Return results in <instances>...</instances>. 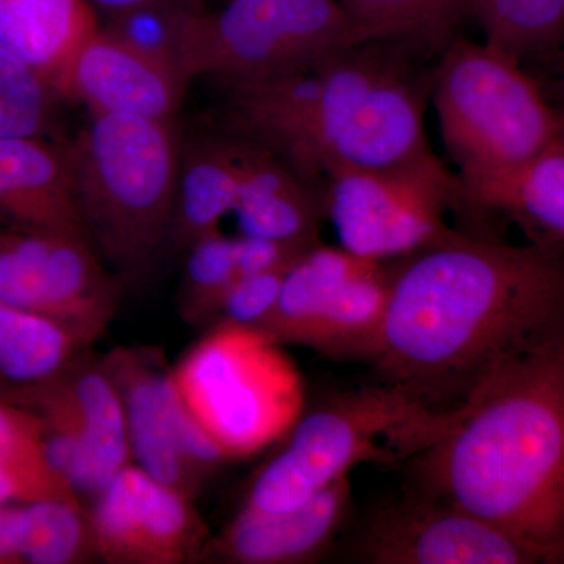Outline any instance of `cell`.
<instances>
[{"mask_svg":"<svg viewBox=\"0 0 564 564\" xmlns=\"http://www.w3.org/2000/svg\"><path fill=\"white\" fill-rule=\"evenodd\" d=\"M564 321V245L458 232L393 267L370 361L440 411H455L497 364Z\"/></svg>","mask_w":564,"mask_h":564,"instance_id":"cell-1","label":"cell"},{"mask_svg":"<svg viewBox=\"0 0 564 564\" xmlns=\"http://www.w3.org/2000/svg\"><path fill=\"white\" fill-rule=\"evenodd\" d=\"M421 491L564 564V321L508 356L413 458Z\"/></svg>","mask_w":564,"mask_h":564,"instance_id":"cell-2","label":"cell"},{"mask_svg":"<svg viewBox=\"0 0 564 564\" xmlns=\"http://www.w3.org/2000/svg\"><path fill=\"white\" fill-rule=\"evenodd\" d=\"M406 44L367 41L302 68L228 85V133L280 155L321 193L344 172L432 158L423 115L430 74Z\"/></svg>","mask_w":564,"mask_h":564,"instance_id":"cell-3","label":"cell"},{"mask_svg":"<svg viewBox=\"0 0 564 564\" xmlns=\"http://www.w3.org/2000/svg\"><path fill=\"white\" fill-rule=\"evenodd\" d=\"M68 150L93 247L121 276L147 273L172 243L182 155L174 121L91 113Z\"/></svg>","mask_w":564,"mask_h":564,"instance_id":"cell-4","label":"cell"},{"mask_svg":"<svg viewBox=\"0 0 564 564\" xmlns=\"http://www.w3.org/2000/svg\"><path fill=\"white\" fill-rule=\"evenodd\" d=\"M454 415L386 381L333 397L293 425L285 447L256 475L242 508L281 513L359 464L413 459L447 432Z\"/></svg>","mask_w":564,"mask_h":564,"instance_id":"cell-5","label":"cell"},{"mask_svg":"<svg viewBox=\"0 0 564 564\" xmlns=\"http://www.w3.org/2000/svg\"><path fill=\"white\" fill-rule=\"evenodd\" d=\"M430 95L466 198L556 139V109L540 82L488 43L452 40L430 73Z\"/></svg>","mask_w":564,"mask_h":564,"instance_id":"cell-6","label":"cell"},{"mask_svg":"<svg viewBox=\"0 0 564 564\" xmlns=\"http://www.w3.org/2000/svg\"><path fill=\"white\" fill-rule=\"evenodd\" d=\"M281 345L262 328L217 323L170 372L228 462L276 443L303 415L302 373Z\"/></svg>","mask_w":564,"mask_h":564,"instance_id":"cell-7","label":"cell"},{"mask_svg":"<svg viewBox=\"0 0 564 564\" xmlns=\"http://www.w3.org/2000/svg\"><path fill=\"white\" fill-rule=\"evenodd\" d=\"M362 43L339 0H226L196 10L185 28L180 69L185 79L220 87L281 76Z\"/></svg>","mask_w":564,"mask_h":564,"instance_id":"cell-8","label":"cell"},{"mask_svg":"<svg viewBox=\"0 0 564 564\" xmlns=\"http://www.w3.org/2000/svg\"><path fill=\"white\" fill-rule=\"evenodd\" d=\"M321 195L340 247L384 262L456 236L445 225V214L456 204H467L462 180L436 155L392 169L334 174Z\"/></svg>","mask_w":564,"mask_h":564,"instance_id":"cell-9","label":"cell"},{"mask_svg":"<svg viewBox=\"0 0 564 564\" xmlns=\"http://www.w3.org/2000/svg\"><path fill=\"white\" fill-rule=\"evenodd\" d=\"M118 299L120 289L87 237L0 228V303L68 323L95 344Z\"/></svg>","mask_w":564,"mask_h":564,"instance_id":"cell-10","label":"cell"},{"mask_svg":"<svg viewBox=\"0 0 564 564\" xmlns=\"http://www.w3.org/2000/svg\"><path fill=\"white\" fill-rule=\"evenodd\" d=\"M350 560L370 564H534L502 530L422 491L373 511L350 544Z\"/></svg>","mask_w":564,"mask_h":564,"instance_id":"cell-11","label":"cell"},{"mask_svg":"<svg viewBox=\"0 0 564 564\" xmlns=\"http://www.w3.org/2000/svg\"><path fill=\"white\" fill-rule=\"evenodd\" d=\"M88 511L98 558L109 564H181L198 558L207 530L192 500L128 464Z\"/></svg>","mask_w":564,"mask_h":564,"instance_id":"cell-12","label":"cell"},{"mask_svg":"<svg viewBox=\"0 0 564 564\" xmlns=\"http://www.w3.org/2000/svg\"><path fill=\"white\" fill-rule=\"evenodd\" d=\"M18 402L32 408L51 429L79 447L82 497L95 499L122 467L132 463L120 392L101 359L84 352L54 383L25 393Z\"/></svg>","mask_w":564,"mask_h":564,"instance_id":"cell-13","label":"cell"},{"mask_svg":"<svg viewBox=\"0 0 564 564\" xmlns=\"http://www.w3.org/2000/svg\"><path fill=\"white\" fill-rule=\"evenodd\" d=\"M187 84L180 69L99 28L74 55L61 95L79 99L90 113L174 121Z\"/></svg>","mask_w":564,"mask_h":564,"instance_id":"cell-14","label":"cell"},{"mask_svg":"<svg viewBox=\"0 0 564 564\" xmlns=\"http://www.w3.org/2000/svg\"><path fill=\"white\" fill-rule=\"evenodd\" d=\"M101 361L120 392L133 464L193 500L203 480L182 456L184 402L172 373L163 372L150 352L135 348H115Z\"/></svg>","mask_w":564,"mask_h":564,"instance_id":"cell-15","label":"cell"},{"mask_svg":"<svg viewBox=\"0 0 564 564\" xmlns=\"http://www.w3.org/2000/svg\"><path fill=\"white\" fill-rule=\"evenodd\" d=\"M0 228L51 229L90 240L68 143L0 137Z\"/></svg>","mask_w":564,"mask_h":564,"instance_id":"cell-16","label":"cell"},{"mask_svg":"<svg viewBox=\"0 0 564 564\" xmlns=\"http://www.w3.org/2000/svg\"><path fill=\"white\" fill-rule=\"evenodd\" d=\"M350 502V478L343 477L292 510L261 513L242 508L215 541V551L225 562L239 564L307 562L332 545Z\"/></svg>","mask_w":564,"mask_h":564,"instance_id":"cell-17","label":"cell"},{"mask_svg":"<svg viewBox=\"0 0 564 564\" xmlns=\"http://www.w3.org/2000/svg\"><path fill=\"white\" fill-rule=\"evenodd\" d=\"M236 139L240 177L232 214L240 234L281 242L321 243L318 228L325 217L321 193L280 155L254 141Z\"/></svg>","mask_w":564,"mask_h":564,"instance_id":"cell-18","label":"cell"},{"mask_svg":"<svg viewBox=\"0 0 564 564\" xmlns=\"http://www.w3.org/2000/svg\"><path fill=\"white\" fill-rule=\"evenodd\" d=\"M98 29L88 0H0V44L39 70L58 95L74 55Z\"/></svg>","mask_w":564,"mask_h":564,"instance_id":"cell-19","label":"cell"},{"mask_svg":"<svg viewBox=\"0 0 564 564\" xmlns=\"http://www.w3.org/2000/svg\"><path fill=\"white\" fill-rule=\"evenodd\" d=\"M91 345L68 323L0 303V395L54 383Z\"/></svg>","mask_w":564,"mask_h":564,"instance_id":"cell-20","label":"cell"},{"mask_svg":"<svg viewBox=\"0 0 564 564\" xmlns=\"http://www.w3.org/2000/svg\"><path fill=\"white\" fill-rule=\"evenodd\" d=\"M239 140L231 133L204 137L182 150L172 245L187 251L204 236L220 231L239 191Z\"/></svg>","mask_w":564,"mask_h":564,"instance_id":"cell-21","label":"cell"},{"mask_svg":"<svg viewBox=\"0 0 564 564\" xmlns=\"http://www.w3.org/2000/svg\"><path fill=\"white\" fill-rule=\"evenodd\" d=\"M467 203L510 215L532 242L564 245V148L555 139L524 165L470 192Z\"/></svg>","mask_w":564,"mask_h":564,"instance_id":"cell-22","label":"cell"},{"mask_svg":"<svg viewBox=\"0 0 564 564\" xmlns=\"http://www.w3.org/2000/svg\"><path fill=\"white\" fill-rule=\"evenodd\" d=\"M40 500L84 503L52 466L39 413L0 395V505Z\"/></svg>","mask_w":564,"mask_h":564,"instance_id":"cell-23","label":"cell"},{"mask_svg":"<svg viewBox=\"0 0 564 564\" xmlns=\"http://www.w3.org/2000/svg\"><path fill=\"white\" fill-rule=\"evenodd\" d=\"M373 262L343 247L318 243L285 273L278 302L261 328L278 343L300 345L323 307Z\"/></svg>","mask_w":564,"mask_h":564,"instance_id":"cell-24","label":"cell"},{"mask_svg":"<svg viewBox=\"0 0 564 564\" xmlns=\"http://www.w3.org/2000/svg\"><path fill=\"white\" fill-rule=\"evenodd\" d=\"M362 43L386 41L413 50L441 52L459 22L470 17V0H339Z\"/></svg>","mask_w":564,"mask_h":564,"instance_id":"cell-25","label":"cell"},{"mask_svg":"<svg viewBox=\"0 0 564 564\" xmlns=\"http://www.w3.org/2000/svg\"><path fill=\"white\" fill-rule=\"evenodd\" d=\"M485 43L519 63L551 58L564 47V0H470Z\"/></svg>","mask_w":564,"mask_h":564,"instance_id":"cell-26","label":"cell"},{"mask_svg":"<svg viewBox=\"0 0 564 564\" xmlns=\"http://www.w3.org/2000/svg\"><path fill=\"white\" fill-rule=\"evenodd\" d=\"M22 563L77 564L98 558L85 505L70 500L22 503Z\"/></svg>","mask_w":564,"mask_h":564,"instance_id":"cell-27","label":"cell"},{"mask_svg":"<svg viewBox=\"0 0 564 564\" xmlns=\"http://www.w3.org/2000/svg\"><path fill=\"white\" fill-rule=\"evenodd\" d=\"M57 96L39 70L0 44V137L47 139Z\"/></svg>","mask_w":564,"mask_h":564,"instance_id":"cell-28","label":"cell"},{"mask_svg":"<svg viewBox=\"0 0 564 564\" xmlns=\"http://www.w3.org/2000/svg\"><path fill=\"white\" fill-rule=\"evenodd\" d=\"M237 278L234 237L217 231L191 245L180 289V311L184 321L209 325L223 295Z\"/></svg>","mask_w":564,"mask_h":564,"instance_id":"cell-29","label":"cell"},{"mask_svg":"<svg viewBox=\"0 0 564 564\" xmlns=\"http://www.w3.org/2000/svg\"><path fill=\"white\" fill-rule=\"evenodd\" d=\"M195 11L185 0H155L110 18L102 31L132 50L180 69L182 39Z\"/></svg>","mask_w":564,"mask_h":564,"instance_id":"cell-30","label":"cell"},{"mask_svg":"<svg viewBox=\"0 0 564 564\" xmlns=\"http://www.w3.org/2000/svg\"><path fill=\"white\" fill-rule=\"evenodd\" d=\"M285 273H256L237 278L218 303L209 326L232 323L261 328L278 302Z\"/></svg>","mask_w":564,"mask_h":564,"instance_id":"cell-31","label":"cell"},{"mask_svg":"<svg viewBox=\"0 0 564 564\" xmlns=\"http://www.w3.org/2000/svg\"><path fill=\"white\" fill-rule=\"evenodd\" d=\"M318 245V243H317ZM317 245L281 242V240L262 239V237H234L237 272L247 274L289 272L293 263L302 259Z\"/></svg>","mask_w":564,"mask_h":564,"instance_id":"cell-32","label":"cell"},{"mask_svg":"<svg viewBox=\"0 0 564 564\" xmlns=\"http://www.w3.org/2000/svg\"><path fill=\"white\" fill-rule=\"evenodd\" d=\"M155 0H88L96 13H102L107 20L118 17V14L128 13V11L140 9Z\"/></svg>","mask_w":564,"mask_h":564,"instance_id":"cell-33","label":"cell"},{"mask_svg":"<svg viewBox=\"0 0 564 564\" xmlns=\"http://www.w3.org/2000/svg\"><path fill=\"white\" fill-rule=\"evenodd\" d=\"M564 54L563 50H560ZM545 96L554 95L555 99H551V102L554 104L558 109H564V55L560 58L558 63H556V73L554 84H552V91H544Z\"/></svg>","mask_w":564,"mask_h":564,"instance_id":"cell-34","label":"cell"},{"mask_svg":"<svg viewBox=\"0 0 564 564\" xmlns=\"http://www.w3.org/2000/svg\"><path fill=\"white\" fill-rule=\"evenodd\" d=\"M556 109V117H558V129H556V141L564 148V109Z\"/></svg>","mask_w":564,"mask_h":564,"instance_id":"cell-35","label":"cell"}]
</instances>
